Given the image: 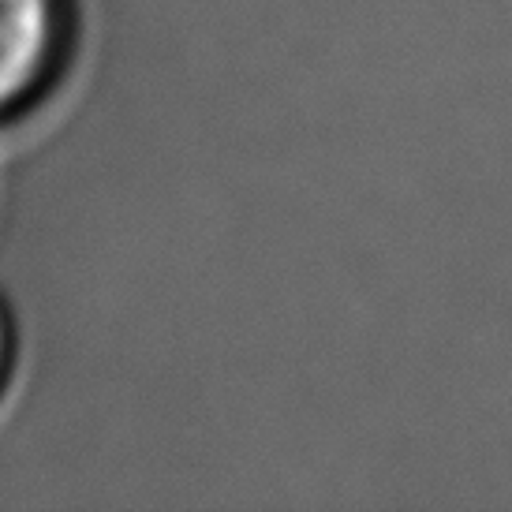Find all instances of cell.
<instances>
[{"instance_id": "6da1fadb", "label": "cell", "mask_w": 512, "mask_h": 512, "mask_svg": "<svg viewBox=\"0 0 512 512\" xmlns=\"http://www.w3.org/2000/svg\"><path fill=\"white\" fill-rule=\"evenodd\" d=\"M72 38L68 0H0V120L53 86Z\"/></svg>"}, {"instance_id": "7a4b0ae2", "label": "cell", "mask_w": 512, "mask_h": 512, "mask_svg": "<svg viewBox=\"0 0 512 512\" xmlns=\"http://www.w3.org/2000/svg\"><path fill=\"white\" fill-rule=\"evenodd\" d=\"M12 352H15L12 318H8V307L0 303V389L8 382V370H12Z\"/></svg>"}]
</instances>
